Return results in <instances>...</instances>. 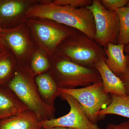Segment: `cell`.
I'll return each mask as SVG.
<instances>
[{"label":"cell","mask_w":129,"mask_h":129,"mask_svg":"<svg viewBox=\"0 0 129 129\" xmlns=\"http://www.w3.org/2000/svg\"><path fill=\"white\" fill-rule=\"evenodd\" d=\"M25 14L29 18L49 19L74 28L94 40V19L92 12L87 7L75 8L43 2L30 8Z\"/></svg>","instance_id":"cell-1"},{"label":"cell","mask_w":129,"mask_h":129,"mask_svg":"<svg viewBox=\"0 0 129 129\" xmlns=\"http://www.w3.org/2000/svg\"><path fill=\"white\" fill-rule=\"evenodd\" d=\"M30 68L19 64L16 67L8 87L27 107L36 114L40 121L55 118V107L45 103L41 99Z\"/></svg>","instance_id":"cell-2"},{"label":"cell","mask_w":129,"mask_h":129,"mask_svg":"<svg viewBox=\"0 0 129 129\" xmlns=\"http://www.w3.org/2000/svg\"><path fill=\"white\" fill-rule=\"evenodd\" d=\"M55 54L81 66L90 68H94L97 62L107 57L104 47L78 30L61 42Z\"/></svg>","instance_id":"cell-3"},{"label":"cell","mask_w":129,"mask_h":129,"mask_svg":"<svg viewBox=\"0 0 129 129\" xmlns=\"http://www.w3.org/2000/svg\"><path fill=\"white\" fill-rule=\"evenodd\" d=\"M51 63L50 71L60 89L86 87L102 81L94 68L81 66L55 54Z\"/></svg>","instance_id":"cell-4"},{"label":"cell","mask_w":129,"mask_h":129,"mask_svg":"<svg viewBox=\"0 0 129 129\" xmlns=\"http://www.w3.org/2000/svg\"><path fill=\"white\" fill-rule=\"evenodd\" d=\"M59 91L76 99L83 108L89 120L95 124L101 120L98 113L107 107L112 101L111 95L103 90L102 81L81 88H59Z\"/></svg>","instance_id":"cell-5"},{"label":"cell","mask_w":129,"mask_h":129,"mask_svg":"<svg viewBox=\"0 0 129 129\" xmlns=\"http://www.w3.org/2000/svg\"><path fill=\"white\" fill-rule=\"evenodd\" d=\"M87 7L92 12L94 16L95 41L104 47L108 43L118 44L120 25L116 12L106 9L100 0H93L92 5Z\"/></svg>","instance_id":"cell-6"},{"label":"cell","mask_w":129,"mask_h":129,"mask_svg":"<svg viewBox=\"0 0 129 129\" xmlns=\"http://www.w3.org/2000/svg\"><path fill=\"white\" fill-rule=\"evenodd\" d=\"M29 19V23L35 38L51 54L55 55L61 42L76 30L52 20Z\"/></svg>","instance_id":"cell-7"},{"label":"cell","mask_w":129,"mask_h":129,"mask_svg":"<svg viewBox=\"0 0 129 129\" xmlns=\"http://www.w3.org/2000/svg\"><path fill=\"white\" fill-rule=\"evenodd\" d=\"M60 96L70 107L69 112L58 118L40 121L41 128L64 127L74 129H99L96 124L91 122L78 102L70 95L60 92Z\"/></svg>","instance_id":"cell-8"},{"label":"cell","mask_w":129,"mask_h":129,"mask_svg":"<svg viewBox=\"0 0 129 129\" xmlns=\"http://www.w3.org/2000/svg\"><path fill=\"white\" fill-rule=\"evenodd\" d=\"M124 45L108 43L105 48L107 57L106 65L118 77L123 74L127 69L128 58L124 52Z\"/></svg>","instance_id":"cell-9"},{"label":"cell","mask_w":129,"mask_h":129,"mask_svg":"<svg viewBox=\"0 0 129 129\" xmlns=\"http://www.w3.org/2000/svg\"><path fill=\"white\" fill-rule=\"evenodd\" d=\"M94 68L101 76L104 92L110 94L126 95L124 85L122 80L108 68L104 59L97 62Z\"/></svg>","instance_id":"cell-10"},{"label":"cell","mask_w":129,"mask_h":129,"mask_svg":"<svg viewBox=\"0 0 129 129\" xmlns=\"http://www.w3.org/2000/svg\"><path fill=\"white\" fill-rule=\"evenodd\" d=\"M35 82L44 102L49 106H54L55 100L58 96H60V92L51 72H45L37 75Z\"/></svg>","instance_id":"cell-11"},{"label":"cell","mask_w":129,"mask_h":129,"mask_svg":"<svg viewBox=\"0 0 129 129\" xmlns=\"http://www.w3.org/2000/svg\"><path fill=\"white\" fill-rule=\"evenodd\" d=\"M28 110L27 107L11 90L9 91L0 88V120Z\"/></svg>","instance_id":"cell-12"},{"label":"cell","mask_w":129,"mask_h":129,"mask_svg":"<svg viewBox=\"0 0 129 129\" xmlns=\"http://www.w3.org/2000/svg\"><path fill=\"white\" fill-rule=\"evenodd\" d=\"M40 120L29 110L0 120V129H39Z\"/></svg>","instance_id":"cell-13"},{"label":"cell","mask_w":129,"mask_h":129,"mask_svg":"<svg viewBox=\"0 0 129 129\" xmlns=\"http://www.w3.org/2000/svg\"><path fill=\"white\" fill-rule=\"evenodd\" d=\"M6 41L19 60L25 57L29 49L28 40L19 29L9 30L4 35Z\"/></svg>","instance_id":"cell-14"},{"label":"cell","mask_w":129,"mask_h":129,"mask_svg":"<svg viewBox=\"0 0 129 129\" xmlns=\"http://www.w3.org/2000/svg\"><path fill=\"white\" fill-rule=\"evenodd\" d=\"M112 101L98 113L100 119L108 114H115L129 119V97L127 95L111 94Z\"/></svg>","instance_id":"cell-15"},{"label":"cell","mask_w":129,"mask_h":129,"mask_svg":"<svg viewBox=\"0 0 129 129\" xmlns=\"http://www.w3.org/2000/svg\"><path fill=\"white\" fill-rule=\"evenodd\" d=\"M116 12L120 25L118 44L127 45L129 44V6L119 8Z\"/></svg>","instance_id":"cell-16"},{"label":"cell","mask_w":129,"mask_h":129,"mask_svg":"<svg viewBox=\"0 0 129 129\" xmlns=\"http://www.w3.org/2000/svg\"><path fill=\"white\" fill-rule=\"evenodd\" d=\"M26 5L21 1H7L0 3V17L11 19L20 15L23 12Z\"/></svg>","instance_id":"cell-17"},{"label":"cell","mask_w":129,"mask_h":129,"mask_svg":"<svg viewBox=\"0 0 129 129\" xmlns=\"http://www.w3.org/2000/svg\"><path fill=\"white\" fill-rule=\"evenodd\" d=\"M15 68V63L11 56L5 53H0V84L9 79Z\"/></svg>","instance_id":"cell-18"},{"label":"cell","mask_w":129,"mask_h":129,"mask_svg":"<svg viewBox=\"0 0 129 129\" xmlns=\"http://www.w3.org/2000/svg\"><path fill=\"white\" fill-rule=\"evenodd\" d=\"M50 68L51 63L45 56L40 52L35 53L30 68L35 76L46 72Z\"/></svg>","instance_id":"cell-19"},{"label":"cell","mask_w":129,"mask_h":129,"mask_svg":"<svg viewBox=\"0 0 129 129\" xmlns=\"http://www.w3.org/2000/svg\"><path fill=\"white\" fill-rule=\"evenodd\" d=\"M56 5L68 6L75 8L87 7L92 4L91 0H55L52 2Z\"/></svg>","instance_id":"cell-20"},{"label":"cell","mask_w":129,"mask_h":129,"mask_svg":"<svg viewBox=\"0 0 129 129\" xmlns=\"http://www.w3.org/2000/svg\"><path fill=\"white\" fill-rule=\"evenodd\" d=\"M100 2L106 9L110 11H115L119 8L127 6L129 0H101Z\"/></svg>","instance_id":"cell-21"},{"label":"cell","mask_w":129,"mask_h":129,"mask_svg":"<svg viewBox=\"0 0 129 129\" xmlns=\"http://www.w3.org/2000/svg\"><path fill=\"white\" fill-rule=\"evenodd\" d=\"M125 53L128 57V66L127 69L124 73L121 75L119 78L121 79L124 85L126 95L129 97V52H125Z\"/></svg>","instance_id":"cell-22"},{"label":"cell","mask_w":129,"mask_h":129,"mask_svg":"<svg viewBox=\"0 0 129 129\" xmlns=\"http://www.w3.org/2000/svg\"><path fill=\"white\" fill-rule=\"evenodd\" d=\"M106 129H129V120L119 124H108L107 125Z\"/></svg>","instance_id":"cell-23"},{"label":"cell","mask_w":129,"mask_h":129,"mask_svg":"<svg viewBox=\"0 0 129 129\" xmlns=\"http://www.w3.org/2000/svg\"><path fill=\"white\" fill-rule=\"evenodd\" d=\"M44 129H74L71 128H67V127H52V128H45Z\"/></svg>","instance_id":"cell-24"},{"label":"cell","mask_w":129,"mask_h":129,"mask_svg":"<svg viewBox=\"0 0 129 129\" xmlns=\"http://www.w3.org/2000/svg\"><path fill=\"white\" fill-rule=\"evenodd\" d=\"M124 51L125 52H129V44L127 45H125Z\"/></svg>","instance_id":"cell-25"},{"label":"cell","mask_w":129,"mask_h":129,"mask_svg":"<svg viewBox=\"0 0 129 129\" xmlns=\"http://www.w3.org/2000/svg\"><path fill=\"white\" fill-rule=\"evenodd\" d=\"M2 32H3L2 29L0 27V35L2 33Z\"/></svg>","instance_id":"cell-26"},{"label":"cell","mask_w":129,"mask_h":129,"mask_svg":"<svg viewBox=\"0 0 129 129\" xmlns=\"http://www.w3.org/2000/svg\"><path fill=\"white\" fill-rule=\"evenodd\" d=\"M2 47L1 45L0 44V52L2 50Z\"/></svg>","instance_id":"cell-27"},{"label":"cell","mask_w":129,"mask_h":129,"mask_svg":"<svg viewBox=\"0 0 129 129\" xmlns=\"http://www.w3.org/2000/svg\"><path fill=\"white\" fill-rule=\"evenodd\" d=\"M39 129H44L43 128H39Z\"/></svg>","instance_id":"cell-28"},{"label":"cell","mask_w":129,"mask_h":129,"mask_svg":"<svg viewBox=\"0 0 129 129\" xmlns=\"http://www.w3.org/2000/svg\"><path fill=\"white\" fill-rule=\"evenodd\" d=\"M128 6H129V4L128 5Z\"/></svg>","instance_id":"cell-29"},{"label":"cell","mask_w":129,"mask_h":129,"mask_svg":"<svg viewBox=\"0 0 129 129\" xmlns=\"http://www.w3.org/2000/svg\"><path fill=\"white\" fill-rule=\"evenodd\" d=\"M101 129L100 128V129Z\"/></svg>","instance_id":"cell-30"}]
</instances>
